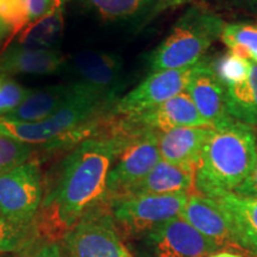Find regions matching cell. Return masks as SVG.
Masks as SVG:
<instances>
[{
	"label": "cell",
	"instance_id": "6da1fadb",
	"mask_svg": "<svg viewBox=\"0 0 257 257\" xmlns=\"http://www.w3.org/2000/svg\"><path fill=\"white\" fill-rule=\"evenodd\" d=\"M142 133L121 118L107 130H96L76 144L61 163L56 181L43 197L37 214L43 234L63 238L87 212L107 202L108 173L124 148Z\"/></svg>",
	"mask_w": 257,
	"mask_h": 257
},
{
	"label": "cell",
	"instance_id": "7a4b0ae2",
	"mask_svg": "<svg viewBox=\"0 0 257 257\" xmlns=\"http://www.w3.org/2000/svg\"><path fill=\"white\" fill-rule=\"evenodd\" d=\"M256 138L253 127L237 120L213 128L195 168V193L212 198L236 191L253 168Z\"/></svg>",
	"mask_w": 257,
	"mask_h": 257
},
{
	"label": "cell",
	"instance_id": "3957f363",
	"mask_svg": "<svg viewBox=\"0 0 257 257\" xmlns=\"http://www.w3.org/2000/svg\"><path fill=\"white\" fill-rule=\"evenodd\" d=\"M108 93L87 87L46 119L36 123H15L0 120V134L27 144H67L82 140L95 133L94 119L105 106L113 100Z\"/></svg>",
	"mask_w": 257,
	"mask_h": 257
},
{
	"label": "cell",
	"instance_id": "277c9868",
	"mask_svg": "<svg viewBox=\"0 0 257 257\" xmlns=\"http://www.w3.org/2000/svg\"><path fill=\"white\" fill-rule=\"evenodd\" d=\"M224 27L223 19L213 12L199 6L189 8L153 51L150 68L160 72L197 66L208 48L219 40Z\"/></svg>",
	"mask_w": 257,
	"mask_h": 257
},
{
	"label": "cell",
	"instance_id": "5b68a950",
	"mask_svg": "<svg viewBox=\"0 0 257 257\" xmlns=\"http://www.w3.org/2000/svg\"><path fill=\"white\" fill-rule=\"evenodd\" d=\"M189 194L128 195L110 201L121 238L137 240L167 221L180 217Z\"/></svg>",
	"mask_w": 257,
	"mask_h": 257
},
{
	"label": "cell",
	"instance_id": "8992f818",
	"mask_svg": "<svg viewBox=\"0 0 257 257\" xmlns=\"http://www.w3.org/2000/svg\"><path fill=\"white\" fill-rule=\"evenodd\" d=\"M62 239L70 257H134L115 227L108 202L87 212Z\"/></svg>",
	"mask_w": 257,
	"mask_h": 257
},
{
	"label": "cell",
	"instance_id": "52a82bcc",
	"mask_svg": "<svg viewBox=\"0 0 257 257\" xmlns=\"http://www.w3.org/2000/svg\"><path fill=\"white\" fill-rule=\"evenodd\" d=\"M43 201V184L36 161L29 160L0 175V214L28 230Z\"/></svg>",
	"mask_w": 257,
	"mask_h": 257
},
{
	"label": "cell",
	"instance_id": "ba28073f",
	"mask_svg": "<svg viewBox=\"0 0 257 257\" xmlns=\"http://www.w3.org/2000/svg\"><path fill=\"white\" fill-rule=\"evenodd\" d=\"M223 250L213 240L198 232L181 217L135 240L138 257H208Z\"/></svg>",
	"mask_w": 257,
	"mask_h": 257
},
{
	"label": "cell",
	"instance_id": "9c48e42d",
	"mask_svg": "<svg viewBox=\"0 0 257 257\" xmlns=\"http://www.w3.org/2000/svg\"><path fill=\"white\" fill-rule=\"evenodd\" d=\"M161 160L157 134L144 131L124 148L108 173L106 201L123 198L148 175Z\"/></svg>",
	"mask_w": 257,
	"mask_h": 257
},
{
	"label": "cell",
	"instance_id": "30bf717a",
	"mask_svg": "<svg viewBox=\"0 0 257 257\" xmlns=\"http://www.w3.org/2000/svg\"><path fill=\"white\" fill-rule=\"evenodd\" d=\"M194 69L195 66L185 69L153 72L115 102L112 113L120 117H133L163 104L186 91Z\"/></svg>",
	"mask_w": 257,
	"mask_h": 257
},
{
	"label": "cell",
	"instance_id": "8fae6325",
	"mask_svg": "<svg viewBox=\"0 0 257 257\" xmlns=\"http://www.w3.org/2000/svg\"><path fill=\"white\" fill-rule=\"evenodd\" d=\"M123 118L138 130L153 131L156 134L179 127H211L199 113L191 96L186 92L173 96L152 110Z\"/></svg>",
	"mask_w": 257,
	"mask_h": 257
},
{
	"label": "cell",
	"instance_id": "7c38bea8",
	"mask_svg": "<svg viewBox=\"0 0 257 257\" xmlns=\"http://www.w3.org/2000/svg\"><path fill=\"white\" fill-rule=\"evenodd\" d=\"M186 93L191 96L195 107L212 128H219L234 120L229 114L224 87L214 72L212 63L200 61Z\"/></svg>",
	"mask_w": 257,
	"mask_h": 257
},
{
	"label": "cell",
	"instance_id": "4fadbf2b",
	"mask_svg": "<svg viewBox=\"0 0 257 257\" xmlns=\"http://www.w3.org/2000/svg\"><path fill=\"white\" fill-rule=\"evenodd\" d=\"M66 70L81 82L98 91L114 95L123 69L119 55L100 50H85L67 57Z\"/></svg>",
	"mask_w": 257,
	"mask_h": 257
},
{
	"label": "cell",
	"instance_id": "5bb4252c",
	"mask_svg": "<svg viewBox=\"0 0 257 257\" xmlns=\"http://www.w3.org/2000/svg\"><path fill=\"white\" fill-rule=\"evenodd\" d=\"M212 198L219 204L229 221L236 248L250 257H257V198L242 197L233 192Z\"/></svg>",
	"mask_w": 257,
	"mask_h": 257
},
{
	"label": "cell",
	"instance_id": "9a60e30c",
	"mask_svg": "<svg viewBox=\"0 0 257 257\" xmlns=\"http://www.w3.org/2000/svg\"><path fill=\"white\" fill-rule=\"evenodd\" d=\"M87 87L89 86L74 81L69 85L31 89L24 101L11 113L0 118V120L15 123H36L43 120L81 94Z\"/></svg>",
	"mask_w": 257,
	"mask_h": 257
},
{
	"label": "cell",
	"instance_id": "2e32d148",
	"mask_svg": "<svg viewBox=\"0 0 257 257\" xmlns=\"http://www.w3.org/2000/svg\"><path fill=\"white\" fill-rule=\"evenodd\" d=\"M180 217L223 250L237 249L231 236L229 221L213 198L192 193L188 195Z\"/></svg>",
	"mask_w": 257,
	"mask_h": 257
},
{
	"label": "cell",
	"instance_id": "e0dca14e",
	"mask_svg": "<svg viewBox=\"0 0 257 257\" xmlns=\"http://www.w3.org/2000/svg\"><path fill=\"white\" fill-rule=\"evenodd\" d=\"M67 57L60 51L25 49L8 46L0 54V76L51 75L66 68Z\"/></svg>",
	"mask_w": 257,
	"mask_h": 257
},
{
	"label": "cell",
	"instance_id": "ac0fdd59",
	"mask_svg": "<svg viewBox=\"0 0 257 257\" xmlns=\"http://www.w3.org/2000/svg\"><path fill=\"white\" fill-rule=\"evenodd\" d=\"M192 194L195 193V167L181 166L160 160L159 163L148 173L127 193L128 195L143 194ZM124 198V197H123Z\"/></svg>",
	"mask_w": 257,
	"mask_h": 257
},
{
	"label": "cell",
	"instance_id": "d6986e66",
	"mask_svg": "<svg viewBox=\"0 0 257 257\" xmlns=\"http://www.w3.org/2000/svg\"><path fill=\"white\" fill-rule=\"evenodd\" d=\"M211 127H179L157 134V147L161 160L181 166L197 168L202 147Z\"/></svg>",
	"mask_w": 257,
	"mask_h": 257
},
{
	"label": "cell",
	"instance_id": "ffe728a7",
	"mask_svg": "<svg viewBox=\"0 0 257 257\" xmlns=\"http://www.w3.org/2000/svg\"><path fill=\"white\" fill-rule=\"evenodd\" d=\"M221 85L231 117L248 126H257V63L250 61L239 78Z\"/></svg>",
	"mask_w": 257,
	"mask_h": 257
},
{
	"label": "cell",
	"instance_id": "44dd1931",
	"mask_svg": "<svg viewBox=\"0 0 257 257\" xmlns=\"http://www.w3.org/2000/svg\"><path fill=\"white\" fill-rule=\"evenodd\" d=\"M64 2L66 0H55L43 17L29 24L9 46L25 49L55 50L63 35Z\"/></svg>",
	"mask_w": 257,
	"mask_h": 257
},
{
	"label": "cell",
	"instance_id": "7402d4cb",
	"mask_svg": "<svg viewBox=\"0 0 257 257\" xmlns=\"http://www.w3.org/2000/svg\"><path fill=\"white\" fill-rule=\"evenodd\" d=\"M82 2L105 21L125 22L146 14L159 0H82Z\"/></svg>",
	"mask_w": 257,
	"mask_h": 257
},
{
	"label": "cell",
	"instance_id": "603a6c76",
	"mask_svg": "<svg viewBox=\"0 0 257 257\" xmlns=\"http://www.w3.org/2000/svg\"><path fill=\"white\" fill-rule=\"evenodd\" d=\"M30 23L28 0H0V46L8 47Z\"/></svg>",
	"mask_w": 257,
	"mask_h": 257
},
{
	"label": "cell",
	"instance_id": "cb8c5ba5",
	"mask_svg": "<svg viewBox=\"0 0 257 257\" xmlns=\"http://www.w3.org/2000/svg\"><path fill=\"white\" fill-rule=\"evenodd\" d=\"M220 40L232 53L257 63V25L251 23L225 24Z\"/></svg>",
	"mask_w": 257,
	"mask_h": 257
},
{
	"label": "cell",
	"instance_id": "d4e9b609",
	"mask_svg": "<svg viewBox=\"0 0 257 257\" xmlns=\"http://www.w3.org/2000/svg\"><path fill=\"white\" fill-rule=\"evenodd\" d=\"M35 153V146L0 134V175L27 162Z\"/></svg>",
	"mask_w": 257,
	"mask_h": 257
},
{
	"label": "cell",
	"instance_id": "484cf974",
	"mask_svg": "<svg viewBox=\"0 0 257 257\" xmlns=\"http://www.w3.org/2000/svg\"><path fill=\"white\" fill-rule=\"evenodd\" d=\"M30 91L10 76H0V118L15 111Z\"/></svg>",
	"mask_w": 257,
	"mask_h": 257
},
{
	"label": "cell",
	"instance_id": "4316f807",
	"mask_svg": "<svg viewBox=\"0 0 257 257\" xmlns=\"http://www.w3.org/2000/svg\"><path fill=\"white\" fill-rule=\"evenodd\" d=\"M28 230L16 226L0 214V252L17 251L27 242Z\"/></svg>",
	"mask_w": 257,
	"mask_h": 257
},
{
	"label": "cell",
	"instance_id": "83f0119b",
	"mask_svg": "<svg viewBox=\"0 0 257 257\" xmlns=\"http://www.w3.org/2000/svg\"><path fill=\"white\" fill-rule=\"evenodd\" d=\"M233 193L242 197H256L257 198V138H256V159L253 168L245 181L239 186Z\"/></svg>",
	"mask_w": 257,
	"mask_h": 257
},
{
	"label": "cell",
	"instance_id": "f1b7e54d",
	"mask_svg": "<svg viewBox=\"0 0 257 257\" xmlns=\"http://www.w3.org/2000/svg\"><path fill=\"white\" fill-rule=\"evenodd\" d=\"M32 257H66L63 250L59 243H47L43 248H41Z\"/></svg>",
	"mask_w": 257,
	"mask_h": 257
},
{
	"label": "cell",
	"instance_id": "f546056e",
	"mask_svg": "<svg viewBox=\"0 0 257 257\" xmlns=\"http://www.w3.org/2000/svg\"><path fill=\"white\" fill-rule=\"evenodd\" d=\"M208 257H240V256L238 255V253L229 251V250H219V251L211 253Z\"/></svg>",
	"mask_w": 257,
	"mask_h": 257
},
{
	"label": "cell",
	"instance_id": "4dcf8cb0",
	"mask_svg": "<svg viewBox=\"0 0 257 257\" xmlns=\"http://www.w3.org/2000/svg\"><path fill=\"white\" fill-rule=\"evenodd\" d=\"M159 2L163 5H179L181 3L187 2V0H159Z\"/></svg>",
	"mask_w": 257,
	"mask_h": 257
},
{
	"label": "cell",
	"instance_id": "1f68e13d",
	"mask_svg": "<svg viewBox=\"0 0 257 257\" xmlns=\"http://www.w3.org/2000/svg\"><path fill=\"white\" fill-rule=\"evenodd\" d=\"M256 2H257V0H256Z\"/></svg>",
	"mask_w": 257,
	"mask_h": 257
}]
</instances>
